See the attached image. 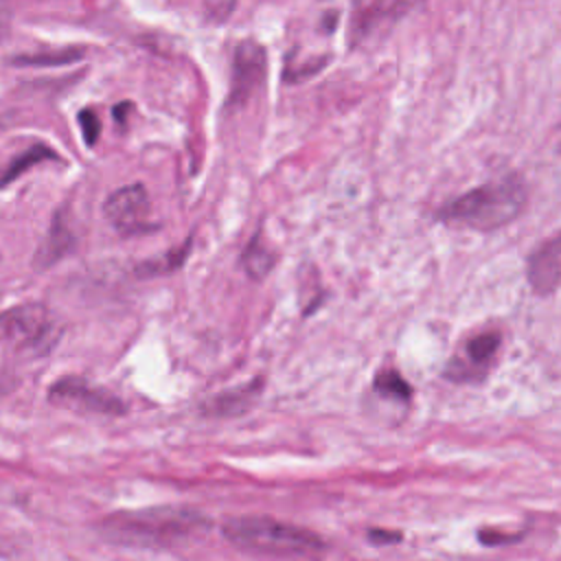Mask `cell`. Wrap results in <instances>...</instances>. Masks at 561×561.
<instances>
[{"label": "cell", "instance_id": "19", "mask_svg": "<svg viewBox=\"0 0 561 561\" xmlns=\"http://www.w3.org/2000/svg\"><path fill=\"white\" fill-rule=\"evenodd\" d=\"M478 539L482 546H506L513 541H519L522 535H508V533H497V530H480Z\"/></svg>", "mask_w": 561, "mask_h": 561}, {"label": "cell", "instance_id": "9", "mask_svg": "<svg viewBox=\"0 0 561 561\" xmlns=\"http://www.w3.org/2000/svg\"><path fill=\"white\" fill-rule=\"evenodd\" d=\"M500 344H502V335L497 331H484V333L471 337L465 344L462 355L454 357L447 364L445 377L456 383L480 381L489 373L491 359L495 357Z\"/></svg>", "mask_w": 561, "mask_h": 561}, {"label": "cell", "instance_id": "18", "mask_svg": "<svg viewBox=\"0 0 561 561\" xmlns=\"http://www.w3.org/2000/svg\"><path fill=\"white\" fill-rule=\"evenodd\" d=\"M81 57V50H64L57 55H37V57H22L18 64H28V66H42V64H68Z\"/></svg>", "mask_w": 561, "mask_h": 561}, {"label": "cell", "instance_id": "17", "mask_svg": "<svg viewBox=\"0 0 561 561\" xmlns=\"http://www.w3.org/2000/svg\"><path fill=\"white\" fill-rule=\"evenodd\" d=\"M79 125H81V134H83V140L85 145H94L99 134H101V123H99V116L92 112V110H83L79 114Z\"/></svg>", "mask_w": 561, "mask_h": 561}, {"label": "cell", "instance_id": "6", "mask_svg": "<svg viewBox=\"0 0 561 561\" xmlns=\"http://www.w3.org/2000/svg\"><path fill=\"white\" fill-rule=\"evenodd\" d=\"M48 399L55 405L70 408V410L83 412V414L121 416L127 412V405L123 399H118L114 392H110L101 386H94L81 377L57 379L48 390Z\"/></svg>", "mask_w": 561, "mask_h": 561}, {"label": "cell", "instance_id": "1", "mask_svg": "<svg viewBox=\"0 0 561 561\" xmlns=\"http://www.w3.org/2000/svg\"><path fill=\"white\" fill-rule=\"evenodd\" d=\"M208 519L184 506H153L145 511L114 513L101 522L105 539L136 548H173L195 539L208 528Z\"/></svg>", "mask_w": 561, "mask_h": 561}, {"label": "cell", "instance_id": "10", "mask_svg": "<svg viewBox=\"0 0 561 561\" xmlns=\"http://www.w3.org/2000/svg\"><path fill=\"white\" fill-rule=\"evenodd\" d=\"M559 272H561V245L559 237H550L546 243H541L528 259V280L530 287L548 296L559 285Z\"/></svg>", "mask_w": 561, "mask_h": 561}, {"label": "cell", "instance_id": "2", "mask_svg": "<svg viewBox=\"0 0 561 561\" xmlns=\"http://www.w3.org/2000/svg\"><path fill=\"white\" fill-rule=\"evenodd\" d=\"M526 204V186L517 175H504L467 191L438 208L436 217L445 224L476 230H495L513 221Z\"/></svg>", "mask_w": 561, "mask_h": 561}, {"label": "cell", "instance_id": "7", "mask_svg": "<svg viewBox=\"0 0 561 561\" xmlns=\"http://www.w3.org/2000/svg\"><path fill=\"white\" fill-rule=\"evenodd\" d=\"M105 219L125 237L156 230L149 221V197L142 184H129L116 188L103 204Z\"/></svg>", "mask_w": 561, "mask_h": 561}, {"label": "cell", "instance_id": "11", "mask_svg": "<svg viewBox=\"0 0 561 561\" xmlns=\"http://www.w3.org/2000/svg\"><path fill=\"white\" fill-rule=\"evenodd\" d=\"M263 390V381L261 379H252L239 388H232V390H226L213 399H208L204 405H202V412L206 416H215V419H226V416H239L243 412H248L254 401L259 399Z\"/></svg>", "mask_w": 561, "mask_h": 561}, {"label": "cell", "instance_id": "20", "mask_svg": "<svg viewBox=\"0 0 561 561\" xmlns=\"http://www.w3.org/2000/svg\"><path fill=\"white\" fill-rule=\"evenodd\" d=\"M13 20V0H0V42L9 35Z\"/></svg>", "mask_w": 561, "mask_h": 561}, {"label": "cell", "instance_id": "14", "mask_svg": "<svg viewBox=\"0 0 561 561\" xmlns=\"http://www.w3.org/2000/svg\"><path fill=\"white\" fill-rule=\"evenodd\" d=\"M188 250H191V239H186V241H184L182 245H178V248H171V250H169L167 254H162V256H156V259H149V261L140 263V265L136 267V274H138L140 278H151V276H158V274L173 272L175 267H180V265L184 263Z\"/></svg>", "mask_w": 561, "mask_h": 561}, {"label": "cell", "instance_id": "12", "mask_svg": "<svg viewBox=\"0 0 561 561\" xmlns=\"http://www.w3.org/2000/svg\"><path fill=\"white\" fill-rule=\"evenodd\" d=\"M72 248V234L68 230V226L64 224L61 213L55 217L50 232L46 237V241L42 243L37 256H35V265L37 267H50L57 259H61L68 250Z\"/></svg>", "mask_w": 561, "mask_h": 561}, {"label": "cell", "instance_id": "16", "mask_svg": "<svg viewBox=\"0 0 561 561\" xmlns=\"http://www.w3.org/2000/svg\"><path fill=\"white\" fill-rule=\"evenodd\" d=\"M375 392L386 397V399H397V401H408L412 394L410 383L392 368H383L375 377Z\"/></svg>", "mask_w": 561, "mask_h": 561}, {"label": "cell", "instance_id": "15", "mask_svg": "<svg viewBox=\"0 0 561 561\" xmlns=\"http://www.w3.org/2000/svg\"><path fill=\"white\" fill-rule=\"evenodd\" d=\"M42 160H57V153L53 149H48L46 145H33L31 149H26L24 153H20L11 167H7L2 173H0V186L13 182L15 178H20L26 169H31L33 164L42 162Z\"/></svg>", "mask_w": 561, "mask_h": 561}, {"label": "cell", "instance_id": "5", "mask_svg": "<svg viewBox=\"0 0 561 561\" xmlns=\"http://www.w3.org/2000/svg\"><path fill=\"white\" fill-rule=\"evenodd\" d=\"M423 2L425 0H353L348 15V46L357 48L386 35Z\"/></svg>", "mask_w": 561, "mask_h": 561}, {"label": "cell", "instance_id": "8", "mask_svg": "<svg viewBox=\"0 0 561 561\" xmlns=\"http://www.w3.org/2000/svg\"><path fill=\"white\" fill-rule=\"evenodd\" d=\"M263 79H265V50L252 39L241 42L234 50L232 81H230L226 105L232 110L245 105L254 96V92L261 88Z\"/></svg>", "mask_w": 561, "mask_h": 561}, {"label": "cell", "instance_id": "13", "mask_svg": "<svg viewBox=\"0 0 561 561\" xmlns=\"http://www.w3.org/2000/svg\"><path fill=\"white\" fill-rule=\"evenodd\" d=\"M274 263H276V254L263 243L261 232H256L248 241V245H245V250L241 254V265H243L245 274L250 278H254V280H261V278H265L272 272Z\"/></svg>", "mask_w": 561, "mask_h": 561}, {"label": "cell", "instance_id": "3", "mask_svg": "<svg viewBox=\"0 0 561 561\" xmlns=\"http://www.w3.org/2000/svg\"><path fill=\"white\" fill-rule=\"evenodd\" d=\"M221 535L232 546L256 554H316L327 548L316 533L272 517H230L224 522Z\"/></svg>", "mask_w": 561, "mask_h": 561}, {"label": "cell", "instance_id": "21", "mask_svg": "<svg viewBox=\"0 0 561 561\" xmlns=\"http://www.w3.org/2000/svg\"><path fill=\"white\" fill-rule=\"evenodd\" d=\"M368 539H370L375 546H383V543H397V541H401V533L370 530V533H368Z\"/></svg>", "mask_w": 561, "mask_h": 561}, {"label": "cell", "instance_id": "4", "mask_svg": "<svg viewBox=\"0 0 561 561\" xmlns=\"http://www.w3.org/2000/svg\"><path fill=\"white\" fill-rule=\"evenodd\" d=\"M57 340L53 313L39 305H18L0 313V351L13 355H42Z\"/></svg>", "mask_w": 561, "mask_h": 561}]
</instances>
